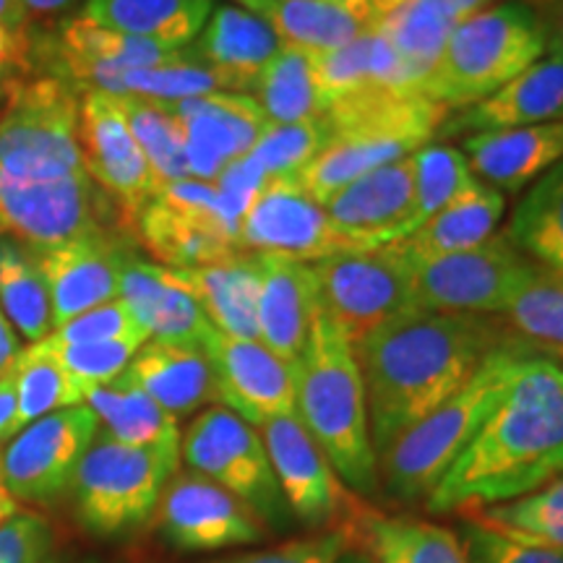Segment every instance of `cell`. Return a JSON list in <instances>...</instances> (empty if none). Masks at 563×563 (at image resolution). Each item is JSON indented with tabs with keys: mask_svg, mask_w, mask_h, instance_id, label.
<instances>
[{
	"mask_svg": "<svg viewBox=\"0 0 563 563\" xmlns=\"http://www.w3.org/2000/svg\"><path fill=\"white\" fill-rule=\"evenodd\" d=\"M509 332L475 313L410 308L355 347L376 456L475 376Z\"/></svg>",
	"mask_w": 563,
	"mask_h": 563,
	"instance_id": "6da1fadb",
	"label": "cell"
},
{
	"mask_svg": "<svg viewBox=\"0 0 563 563\" xmlns=\"http://www.w3.org/2000/svg\"><path fill=\"white\" fill-rule=\"evenodd\" d=\"M563 475V357L532 347L467 449L428 493L433 514L504 504Z\"/></svg>",
	"mask_w": 563,
	"mask_h": 563,
	"instance_id": "7a4b0ae2",
	"label": "cell"
},
{
	"mask_svg": "<svg viewBox=\"0 0 563 563\" xmlns=\"http://www.w3.org/2000/svg\"><path fill=\"white\" fill-rule=\"evenodd\" d=\"M292 371L295 418L342 483L373 496L378 488V456L371 441L361 363L347 336L321 308Z\"/></svg>",
	"mask_w": 563,
	"mask_h": 563,
	"instance_id": "3957f363",
	"label": "cell"
},
{
	"mask_svg": "<svg viewBox=\"0 0 563 563\" xmlns=\"http://www.w3.org/2000/svg\"><path fill=\"white\" fill-rule=\"evenodd\" d=\"M446 115L443 104L422 95L365 89L327 110L329 141L298 175V183L323 207L352 180L422 150Z\"/></svg>",
	"mask_w": 563,
	"mask_h": 563,
	"instance_id": "277c9868",
	"label": "cell"
},
{
	"mask_svg": "<svg viewBox=\"0 0 563 563\" xmlns=\"http://www.w3.org/2000/svg\"><path fill=\"white\" fill-rule=\"evenodd\" d=\"M532 344L522 336L509 334L490 350L481 368L460 391H454L446 402L426 415L418 426L391 443L382 456L386 490L399 501H418L435 488L443 473L456 462L467 443L501 402L509 389V382L519 357Z\"/></svg>",
	"mask_w": 563,
	"mask_h": 563,
	"instance_id": "5b68a950",
	"label": "cell"
},
{
	"mask_svg": "<svg viewBox=\"0 0 563 563\" xmlns=\"http://www.w3.org/2000/svg\"><path fill=\"white\" fill-rule=\"evenodd\" d=\"M548 21L525 0L488 5L460 21L426 79L428 100L462 110L545 58Z\"/></svg>",
	"mask_w": 563,
	"mask_h": 563,
	"instance_id": "8992f818",
	"label": "cell"
},
{
	"mask_svg": "<svg viewBox=\"0 0 563 563\" xmlns=\"http://www.w3.org/2000/svg\"><path fill=\"white\" fill-rule=\"evenodd\" d=\"M0 173L19 180L87 175L79 146V95L58 76L9 87L0 110Z\"/></svg>",
	"mask_w": 563,
	"mask_h": 563,
	"instance_id": "52a82bcc",
	"label": "cell"
},
{
	"mask_svg": "<svg viewBox=\"0 0 563 563\" xmlns=\"http://www.w3.org/2000/svg\"><path fill=\"white\" fill-rule=\"evenodd\" d=\"M178 464L180 452L125 446L97 433L68 490L76 517L102 538L136 530L157 509Z\"/></svg>",
	"mask_w": 563,
	"mask_h": 563,
	"instance_id": "ba28073f",
	"label": "cell"
},
{
	"mask_svg": "<svg viewBox=\"0 0 563 563\" xmlns=\"http://www.w3.org/2000/svg\"><path fill=\"white\" fill-rule=\"evenodd\" d=\"M180 456L194 473L241 498L262 522L287 527V509L264 439L228 407L203 410L180 439Z\"/></svg>",
	"mask_w": 563,
	"mask_h": 563,
	"instance_id": "9c48e42d",
	"label": "cell"
},
{
	"mask_svg": "<svg viewBox=\"0 0 563 563\" xmlns=\"http://www.w3.org/2000/svg\"><path fill=\"white\" fill-rule=\"evenodd\" d=\"M407 266L415 308L488 316L506 311L538 264H532L506 232H496L470 251L431 262H407Z\"/></svg>",
	"mask_w": 563,
	"mask_h": 563,
	"instance_id": "30bf717a",
	"label": "cell"
},
{
	"mask_svg": "<svg viewBox=\"0 0 563 563\" xmlns=\"http://www.w3.org/2000/svg\"><path fill=\"white\" fill-rule=\"evenodd\" d=\"M133 228L167 269H196L238 253V228L214 183L188 178L159 188Z\"/></svg>",
	"mask_w": 563,
	"mask_h": 563,
	"instance_id": "8fae6325",
	"label": "cell"
},
{
	"mask_svg": "<svg viewBox=\"0 0 563 563\" xmlns=\"http://www.w3.org/2000/svg\"><path fill=\"white\" fill-rule=\"evenodd\" d=\"M321 311L357 347L365 336L415 308L410 266L394 245L340 253L311 264Z\"/></svg>",
	"mask_w": 563,
	"mask_h": 563,
	"instance_id": "7c38bea8",
	"label": "cell"
},
{
	"mask_svg": "<svg viewBox=\"0 0 563 563\" xmlns=\"http://www.w3.org/2000/svg\"><path fill=\"white\" fill-rule=\"evenodd\" d=\"M108 196L89 175L19 180L0 173V235L32 251H53L70 241L112 232Z\"/></svg>",
	"mask_w": 563,
	"mask_h": 563,
	"instance_id": "4fadbf2b",
	"label": "cell"
},
{
	"mask_svg": "<svg viewBox=\"0 0 563 563\" xmlns=\"http://www.w3.org/2000/svg\"><path fill=\"white\" fill-rule=\"evenodd\" d=\"M97 433L100 420L87 405L66 407L21 428L0 452V475L16 504L53 506L63 498Z\"/></svg>",
	"mask_w": 563,
	"mask_h": 563,
	"instance_id": "5bb4252c",
	"label": "cell"
},
{
	"mask_svg": "<svg viewBox=\"0 0 563 563\" xmlns=\"http://www.w3.org/2000/svg\"><path fill=\"white\" fill-rule=\"evenodd\" d=\"M238 249L274 253L306 264L365 251L334 228L327 209L302 191L298 178L264 180L238 228Z\"/></svg>",
	"mask_w": 563,
	"mask_h": 563,
	"instance_id": "9a60e30c",
	"label": "cell"
},
{
	"mask_svg": "<svg viewBox=\"0 0 563 563\" xmlns=\"http://www.w3.org/2000/svg\"><path fill=\"white\" fill-rule=\"evenodd\" d=\"M79 146L91 183L123 209L125 220H136L146 201L157 196L159 183L133 139L118 97L100 89L81 91Z\"/></svg>",
	"mask_w": 563,
	"mask_h": 563,
	"instance_id": "2e32d148",
	"label": "cell"
},
{
	"mask_svg": "<svg viewBox=\"0 0 563 563\" xmlns=\"http://www.w3.org/2000/svg\"><path fill=\"white\" fill-rule=\"evenodd\" d=\"M159 532L180 551H224L264 540L262 519L222 485L199 473H175L162 493Z\"/></svg>",
	"mask_w": 563,
	"mask_h": 563,
	"instance_id": "e0dca14e",
	"label": "cell"
},
{
	"mask_svg": "<svg viewBox=\"0 0 563 563\" xmlns=\"http://www.w3.org/2000/svg\"><path fill=\"white\" fill-rule=\"evenodd\" d=\"M180 123L191 178L214 183L232 162L243 159L269 118L262 104L241 91H209L178 102H162Z\"/></svg>",
	"mask_w": 563,
	"mask_h": 563,
	"instance_id": "ac0fdd59",
	"label": "cell"
},
{
	"mask_svg": "<svg viewBox=\"0 0 563 563\" xmlns=\"http://www.w3.org/2000/svg\"><path fill=\"white\" fill-rule=\"evenodd\" d=\"M207 352L217 382V399L238 418L262 428L274 418L295 415V371L258 340L214 332Z\"/></svg>",
	"mask_w": 563,
	"mask_h": 563,
	"instance_id": "d6986e66",
	"label": "cell"
},
{
	"mask_svg": "<svg viewBox=\"0 0 563 563\" xmlns=\"http://www.w3.org/2000/svg\"><path fill=\"white\" fill-rule=\"evenodd\" d=\"M262 439L277 475L282 498L300 525L327 530L342 522L355 496L344 490L336 473L300 420L274 418L262 426Z\"/></svg>",
	"mask_w": 563,
	"mask_h": 563,
	"instance_id": "ffe728a7",
	"label": "cell"
},
{
	"mask_svg": "<svg viewBox=\"0 0 563 563\" xmlns=\"http://www.w3.org/2000/svg\"><path fill=\"white\" fill-rule=\"evenodd\" d=\"M125 258L129 253L112 232L79 238L60 249L37 253L51 295L53 332L76 316L121 298Z\"/></svg>",
	"mask_w": 563,
	"mask_h": 563,
	"instance_id": "44dd1931",
	"label": "cell"
},
{
	"mask_svg": "<svg viewBox=\"0 0 563 563\" xmlns=\"http://www.w3.org/2000/svg\"><path fill=\"white\" fill-rule=\"evenodd\" d=\"M323 209L334 228L365 251L402 241L412 209V154L352 180Z\"/></svg>",
	"mask_w": 563,
	"mask_h": 563,
	"instance_id": "7402d4cb",
	"label": "cell"
},
{
	"mask_svg": "<svg viewBox=\"0 0 563 563\" xmlns=\"http://www.w3.org/2000/svg\"><path fill=\"white\" fill-rule=\"evenodd\" d=\"M319 308L311 264L258 253V342L295 365L306 350Z\"/></svg>",
	"mask_w": 563,
	"mask_h": 563,
	"instance_id": "603a6c76",
	"label": "cell"
},
{
	"mask_svg": "<svg viewBox=\"0 0 563 563\" xmlns=\"http://www.w3.org/2000/svg\"><path fill=\"white\" fill-rule=\"evenodd\" d=\"M336 527L347 545L371 555L373 563H470L460 538L446 527L415 517H389L361 498H352Z\"/></svg>",
	"mask_w": 563,
	"mask_h": 563,
	"instance_id": "cb8c5ba5",
	"label": "cell"
},
{
	"mask_svg": "<svg viewBox=\"0 0 563 563\" xmlns=\"http://www.w3.org/2000/svg\"><path fill=\"white\" fill-rule=\"evenodd\" d=\"M121 300L129 306L139 327L150 334V340L203 347L209 334L214 332L194 295L167 266L125 258Z\"/></svg>",
	"mask_w": 563,
	"mask_h": 563,
	"instance_id": "d4e9b609",
	"label": "cell"
},
{
	"mask_svg": "<svg viewBox=\"0 0 563 563\" xmlns=\"http://www.w3.org/2000/svg\"><path fill=\"white\" fill-rule=\"evenodd\" d=\"M563 121V60L545 55L485 100L446 115V133L506 131Z\"/></svg>",
	"mask_w": 563,
	"mask_h": 563,
	"instance_id": "484cf974",
	"label": "cell"
},
{
	"mask_svg": "<svg viewBox=\"0 0 563 563\" xmlns=\"http://www.w3.org/2000/svg\"><path fill=\"white\" fill-rule=\"evenodd\" d=\"M464 157L483 183L501 194H517L563 159V121L470 133Z\"/></svg>",
	"mask_w": 563,
	"mask_h": 563,
	"instance_id": "4316f807",
	"label": "cell"
},
{
	"mask_svg": "<svg viewBox=\"0 0 563 563\" xmlns=\"http://www.w3.org/2000/svg\"><path fill=\"white\" fill-rule=\"evenodd\" d=\"M279 45L272 26L256 13L238 5H217L191 53L217 76L220 89L249 95Z\"/></svg>",
	"mask_w": 563,
	"mask_h": 563,
	"instance_id": "83f0119b",
	"label": "cell"
},
{
	"mask_svg": "<svg viewBox=\"0 0 563 563\" xmlns=\"http://www.w3.org/2000/svg\"><path fill=\"white\" fill-rule=\"evenodd\" d=\"M121 376L150 394L173 418L191 415L217 399L214 371L207 352L196 344L150 340Z\"/></svg>",
	"mask_w": 563,
	"mask_h": 563,
	"instance_id": "f1b7e54d",
	"label": "cell"
},
{
	"mask_svg": "<svg viewBox=\"0 0 563 563\" xmlns=\"http://www.w3.org/2000/svg\"><path fill=\"white\" fill-rule=\"evenodd\" d=\"M504 209V194L473 178L439 214H433L410 238L391 245L407 262H431V258L470 251L496 235Z\"/></svg>",
	"mask_w": 563,
	"mask_h": 563,
	"instance_id": "f546056e",
	"label": "cell"
},
{
	"mask_svg": "<svg viewBox=\"0 0 563 563\" xmlns=\"http://www.w3.org/2000/svg\"><path fill=\"white\" fill-rule=\"evenodd\" d=\"M173 274L217 332L258 340V253H232L224 262Z\"/></svg>",
	"mask_w": 563,
	"mask_h": 563,
	"instance_id": "4dcf8cb0",
	"label": "cell"
},
{
	"mask_svg": "<svg viewBox=\"0 0 563 563\" xmlns=\"http://www.w3.org/2000/svg\"><path fill=\"white\" fill-rule=\"evenodd\" d=\"M214 0H87L84 16L104 30L183 51L199 37Z\"/></svg>",
	"mask_w": 563,
	"mask_h": 563,
	"instance_id": "1f68e13d",
	"label": "cell"
},
{
	"mask_svg": "<svg viewBox=\"0 0 563 563\" xmlns=\"http://www.w3.org/2000/svg\"><path fill=\"white\" fill-rule=\"evenodd\" d=\"M84 402L104 426V435L125 446L180 452L178 418L165 412L146 391L129 378L89 386Z\"/></svg>",
	"mask_w": 563,
	"mask_h": 563,
	"instance_id": "d6a6232c",
	"label": "cell"
},
{
	"mask_svg": "<svg viewBox=\"0 0 563 563\" xmlns=\"http://www.w3.org/2000/svg\"><path fill=\"white\" fill-rule=\"evenodd\" d=\"M238 3L266 21L282 45L311 53L340 51L371 26V21L327 0H238Z\"/></svg>",
	"mask_w": 563,
	"mask_h": 563,
	"instance_id": "836d02e7",
	"label": "cell"
},
{
	"mask_svg": "<svg viewBox=\"0 0 563 563\" xmlns=\"http://www.w3.org/2000/svg\"><path fill=\"white\" fill-rule=\"evenodd\" d=\"M506 235L532 264L563 274V159L527 188Z\"/></svg>",
	"mask_w": 563,
	"mask_h": 563,
	"instance_id": "e575fe53",
	"label": "cell"
},
{
	"mask_svg": "<svg viewBox=\"0 0 563 563\" xmlns=\"http://www.w3.org/2000/svg\"><path fill=\"white\" fill-rule=\"evenodd\" d=\"M251 91L269 123H300L323 118V100L319 79H316V53L302 51V47L279 45Z\"/></svg>",
	"mask_w": 563,
	"mask_h": 563,
	"instance_id": "d590c367",
	"label": "cell"
},
{
	"mask_svg": "<svg viewBox=\"0 0 563 563\" xmlns=\"http://www.w3.org/2000/svg\"><path fill=\"white\" fill-rule=\"evenodd\" d=\"M0 311L32 344L53 332L51 295L37 253L9 235H0Z\"/></svg>",
	"mask_w": 563,
	"mask_h": 563,
	"instance_id": "8d00e7d4",
	"label": "cell"
},
{
	"mask_svg": "<svg viewBox=\"0 0 563 563\" xmlns=\"http://www.w3.org/2000/svg\"><path fill=\"white\" fill-rule=\"evenodd\" d=\"M371 26L389 42L397 58L412 74V79L420 84V89H426L428 74L433 70L456 24L428 0H405L386 16L373 19Z\"/></svg>",
	"mask_w": 563,
	"mask_h": 563,
	"instance_id": "74e56055",
	"label": "cell"
},
{
	"mask_svg": "<svg viewBox=\"0 0 563 563\" xmlns=\"http://www.w3.org/2000/svg\"><path fill=\"white\" fill-rule=\"evenodd\" d=\"M13 386H16V428H26L30 422L45 415L66 410V407L84 405L87 386L76 382L55 357L30 344L19 352L11 365Z\"/></svg>",
	"mask_w": 563,
	"mask_h": 563,
	"instance_id": "f35d334b",
	"label": "cell"
},
{
	"mask_svg": "<svg viewBox=\"0 0 563 563\" xmlns=\"http://www.w3.org/2000/svg\"><path fill=\"white\" fill-rule=\"evenodd\" d=\"M464 514L470 522L490 527V530L563 548V475L553 477L551 483L540 485L527 496L504 504L473 506V509H464Z\"/></svg>",
	"mask_w": 563,
	"mask_h": 563,
	"instance_id": "ab89813d",
	"label": "cell"
},
{
	"mask_svg": "<svg viewBox=\"0 0 563 563\" xmlns=\"http://www.w3.org/2000/svg\"><path fill=\"white\" fill-rule=\"evenodd\" d=\"M118 104H121L133 139H136L146 162H150L159 188L191 178L186 157V139H183V129L173 118V112L162 102L131 95L118 97Z\"/></svg>",
	"mask_w": 563,
	"mask_h": 563,
	"instance_id": "60d3db41",
	"label": "cell"
},
{
	"mask_svg": "<svg viewBox=\"0 0 563 563\" xmlns=\"http://www.w3.org/2000/svg\"><path fill=\"white\" fill-rule=\"evenodd\" d=\"M504 316H509L514 334L563 357V274L534 266Z\"/></svg>",
	"mask_w": 563,
	"mask_h": 563,
	"instance_id": "b9f144b4",
	"label": "cell"
},
{
	"mask_svg": "<svg viewBox=\"0 0 563 563\" xmlns=\"http://www.w3.org/2000/svg\"><path fill=\"white\" fill-rule=\"evenodd\" d=\"M470 162L454 146H422L412 154V209L405 238L422 228L473 180ZM402 238V241H405ZM399 243V241H397Z\"/></svg>",
	"mask_w": 563,
	"mask_h": 563,
	"instance_id": "7bdbcfd3",
	"label": "cell"
},
{
	"mask_svg": "<svg viewBox=\"0 0 563 563\" xmlns=\"http://www.w3.org/2000/svg\"><path fill=\"white\" fill-rule=\"evenodd\" d=\"M327 141V118L300 123H269L245 157L264 173V178H298Z\"/></svg>",
	"mask_w": 563,
	"mask_h": 563,
	"instance_id": "ee69618b",
	"label": "cell"
},
{
	"mask_svg": "<svg viewBox=\"0 0 563 563\" xmlns=\"http://www.w3.org/2000/svg\"><path fill=\"white\" fill-rule=\"evenodd\" d=\"M217 89H220L217 76L207 66H201L191 51H183L170 63L123 74V79L118 81L115 97L131 95L154 102H178L188 100V97L209 95V91Z\"/></svg>",
	"mask_w": 563,
	"mask_h": 563,
	"instance_id": "f6af8a7d",
	"label": "cell"
},
{
	"mask_svg": "<svg viewBox=\"0 0 563 563\" xmlns=\"http://www.w3.org/2000/svg\"><path fill=\"white\" fill-rule=\"evenodd\" d=\"M146 340H115V342H95V344H51L45 340L34 342V347L47 352L66 368L76 382L84 386H102L115 382L121 373L129 368L133 355L144 347Z\"/></svg>",
	"mask_w": 563,
	"mask_h": 563,
	"instance_id": "bcb514c9",
	"label": "cell"
},
{
	"mask_svg": "<svg viewBox=\"0 0 563 563\" xmlns=\"http://www.w3.org/2000/svg\"><path fill=\"white\" fill-rule=\"evenodd\" d=\"M115 340H146L150 334L139 327L133 319L129 306L118 298L104 306L91 308V311L76 316L63 323L45 336V342L60 344V347H70V344H95V342H115Z\"/></svg>",
	"mask_w": 563,
	"mask_h": 563,
	"instance_id": "7dc6e473",
	"label": "cell"
},
{
	"mask_svg": "<svg viewBox=\"0 0 563 563\" xmlns=\"http://www.w3.org/2000/svg\"><path fill=\"white\" fill-rule=\"evenodd\" d=\"M462 540L470 563H563V548L490 530L477 522L464 527Z\"/></svg>",
	"mask_w": 563,
	"mask_h": 563,
	"instance_id": "c3c4849f",
	"label": "cell"
},
{
	"mask_svg": "<svg viewBox=\"0 0 563 563\" xmlns=\"http://www.w3.org/2000/svg\"><path fill=\"white\" fill-rule=\"evenodd\" d=\"M53 534L34 511H16L0 525V563H47Z\"/></svg>",
	"mask_w": 563,
	"mask_h": 563,
	"instance_id": "681fc988",
	"label": "cell"
},
{
	"mask_svg": "<svg viewBox=\"0 0 563 563\" xmlns=\"http://www.w3.org/2000/svg\"><path fill=\"white\" fill-rule=\"evenodd\" d=\"M344 548H347V538L340 527H334L316 538L292 540V543L277 545L272 551L241 555V559H228L222 563H334Z\"/></svg>",
	"mask_w": 563,
	"mask_h": 563,
	"instance_id": "f907efd6",
	"label": "cell"
},
{
	"mask_svg": "<svg viewBox=\"0 0 563 563\" xmlns=\"http://www.w3.org/2000/svg\"><path fill=\"white\" fill-rule=\"evenodd\" d=\"M32 58V34L26 26H11L0 21V76L11 66H24Z\"/></svg>",
	"mask_w": 563,
	"mask_h": 563,
	"instance_id": "816d5d0a",
	"label": "cell"
},
{
	"mask_svg": "<svg viewBox=\"0 0 563 563\" xmlns=\"http://www.w3.org/2000/svg\"><path fill=\"white\" fill-rule=\"evenodd\" d=\"M16 415H19L16 386H13V373L9 371L0 376V452H3L5 443L19 433Z\"/></svg>",
	"mask_w": 563,
	"mask_h": 563,
	"instance_id": "f5cc1de1",
	"label": "cell"
},
{
	"mask_svg": "<svg viewBox=\"0 0 563 563\" xmlns=\"http://www.w3.org/2000/svg\"><path fill=\"white\" fill-rule=\"evenodd\" d=\"M428 3L435 5L443 16L452 19L454 24H460V21L470 19L473 13L488 9L490 0H428Z\"/></svg>",
	"mask_w": 563,
	"mask_h": 563,
	"instance_id": "db71d44e",
	"label": "cell"
},
{
	"mask_svg": "<svg viewBox=\"0 0 563 563\" xmlns=\"http://www.w3.org/2000/svg\"><path fill=\"white\" fill-rule=\"evenodd\" d=\"M19 352L21 347H19L16 332H13V327L9 323V319H5V313L0 311V376L11 371V365L19 357Z\"/></svg>",
	"mask_w": 563,
	"mask_h": 563,
	"instance_id": "11a10c76",
	"label": "cell"
},
{
	"mask_svg": "<svg viewBox=\"0 0 563 563\" xmlns=\"http://www.w3.org/2000/svg\"><path fill=\"white\" fill-rule=\"evenodd\" d=\"M19 3L21 9H24L26 19H32V16H51V13L68 9L74 0H19Z\"/></svg>",
	"mask_w": 563,
	"mask_h": 563,
	"instance_id": "9f6ffc18",
	"label": "cell"
},
{
	"mask_svg": "<svg viewBox=\"0 0 563 563\" xmlns=\"http://www.w3.org/2000/svg\"><path fill=\"white\" fill-rule=\"evenodd\" d=\"M0 21L11 26H26V13L21 9L19 0H0Z\"/></svg>",
	"mask_w": 563,
	"mask_h": 563,
	"instance_id": "6f0895ef",
	"label": "cell"
},
{
	"mask_svg": "<svg viewBox=\"0 0 563 563\" xmlns=\"http://www.w3.org/2000/svg\"><path fill=\"white\" fill-rule=\"evenodd\" d=\"M16 511H19L16 498L11 496L9 488H5V483H3V475H0V525H3L5 519H11Z\"/></svg>",
	"mask_w": 563,
	"mask_h": 563,
	"instance_id": "680465c9",
	"label": "cell"
},
{
	"mask_svg": "<svg viewBox=\"0 0 563 563\" xmlns=\"http://www.w3.org/2000/svg\"><path fill=\"white\" fill-rule=\"evenodd\" d=\"M548 55H555V58L563 60V11L551 30V37H548Z\"/></svg>",
	"mask_w": 563,
	"mask_h": 563,
	"instance_id": "91938a15",
	"label": "cell"
},
{
	"mask_svg": "<svg viewBox=\"0 0 563 563\" xmlns=\"http://www.w3.org/2000/svg\"><path fill=\"white\" fill-rule=\"evenodd\" d=\"M327 3L342 5V9L357 13V16L365 21H371V0H327Z\"/></svg>",
	"mask_w": 563,
	"mask_h": 563,
	"instance_id": "94428289",
	"label": "cell"
},
{
	"mask_svg": "<svg viewBox=\"0 0 563 563\" xmlns=\"http://www.w3.org/2000/svg\"><path fill=\"white\" fill-rule=\"evenodd\" d=\"M405 0H371V21L378 19V16H386V13L397 9V5H402Z\"/></svg>",
	"mask_w": 563,
	"mask_h": 563,
	"instance_id": "6125c7cd",
	"label": "cell"
},
{
	"mask_svg": "<svg viewBox=\"0 0 563 563\" xmlns=\"http://www.w3.org/2000/svg\"><path fill=\"white\" fill-rule=\"evenodd\" d=\"M334 563H373V559H371V555H365L363 551H357V548L347 545Z\"/></svg>",
	"mask_w": 563,
	"mask_h": 563,
	"instance_id": "be15d7a7",
	"label": "cell"
}]
</instances>
